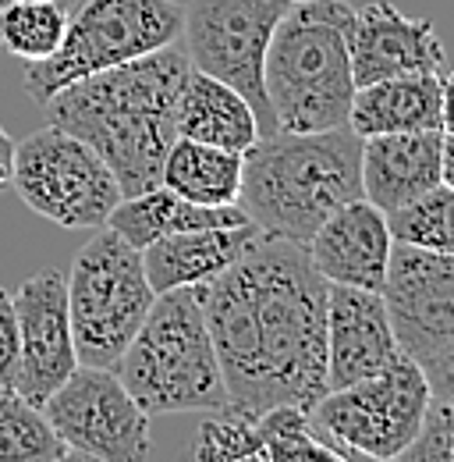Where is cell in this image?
<instances>
[{"label":"cell","instance_id":"ac0fdd59","mask_svg":"<svg viewBox=\"0 0 454 462\" xmlns=\"http://www.w3.org/2000/svg\"><path fill=\"white\" fill-rule=\"evenodd\" d=\"M259 235L252 221L231 225V228H195V231H174L142 249V267L153 291L170 289H195L206 285L227 271Z\"/></svg>","mask_w":454,"mask_h":462},{"label":"cell","instance_id":"6da1fadb","mask_svg":"<svg viewBox=\"0 0 454 462\" xmlns=\"http://www.w3.org/2000/svg\"><path fill=\"white\" fill-rule=\"evenodd\" d=\"M227 402L249 412L313 409L327 388V278L305 245L259 231L206 285H195Z\"/></svg>","mask_w":454,"mask_h":462},{"label":"cell","instance_id":"8fae6325","mask_svg":"<svg viewBox=\"0 0 454 462\" xmlns=\"http://www.w3.org/2000/svg\"><path fill=\"white\" fill-rule=\"evenodd\" d=\"M54 434L75 456L100 462L146 459L153 448L150 412L128 395L121 377L107 366L78 363L71 377L43 402Z\"/></svg>","mask_w":454,"mask_h":462},{"label":"cell","instance_id":"2e32d148","mask_svg":"<svg viewBox=\"0 0 454 462\" xmlns=\"http://www.w3.org/2000/svg\"><path fill=\"white\" fill-rule=\"evenodd\" d=\"M397 352L395 328L380 291L327 285V388L355 384Z\"/></svg>","mask_w":454,"mask_h":462},{"label":"cell","instance_id":"d4e9b609","mask_svg":"<svg viewBox=\"0 0 454 462\" xmlns=\"http://www.w3.org/2000/svg\"><path fill=\"white\" fill-rule=\"evenodd\" d=\"M387 228L395 235V242L454 256V189L444 181L433 185L419 199L391 210Z\"/></svg>","mask_w":454,"mask_h":462},{"label":"cell","instance_id":"52a82bcc","mask_svg":"<svg viewBox=\"0 0 454 462\" xmlns=\"http://www.w3.org/2000/svg\"><path fill=\"white\" fill-rule=\"evenodd\" d=\"M185 7L174 0H86L68 18L64 40L54 54L25 64L22 86L36 104H43L57 89L86 75L177 43Z\"/></svg>","mask_w":454,"mask_h":462},{"label":"cell","instance_id":"603a6c76","mask_svg":"<svg viewBox=\"0 0 454 462\" xmlns=\"http://www.w3.org/2000/svg\"><path fill=\"white\" fill-rule=\"evenodd\" d=\"M68 0H11L0 11V43L7 54L32 64L50 58L68 29Z\"/></svg>","mask_w":454,"mask_h":462},{"label":"cell","instance_id":"ffe728a7","mask_svg":"<svg viewBox=\"0 0 454 462\" xmlns=\"http://www.w3.org/2000/svg\"><path fill=\"white\" fill-rule=\"evenodd\" d=\"M348 128L362 139L440 128V75H395L359 86L348 107Z\"/></svg>","mask_w":454,"mask_h":462},{"label":"cell","instance_id":"83f0119b","mask_svg":"<svg viewBox=\"0 0 454 462\" xmlns=\"http://www.w3.org/2000/svg\"><path fill=\"white\" fill-rule=\"evenodd\" d=\"M404 462H454V402L430 399L415 441L401 452Z\"/></svg>","mask_w":454,"mask_h":462},{"label":"cell","instance_id":"8992f818","mask_svg":"<svg viewBox=\"0 0 454 462\" xmlns=\"http://www.w3.org/2000/svg\"><path fill=\"white\" fill-rule=\"evenodd\" d=\"M64 282L78 363L114 370L157 299L142 267V249L104 225L75 253Z\"/></svg>","mask_w":454,"mask_h":462},{"label":"cell","instance_id":"5b68a950","mask_svg":"<svg viewBox=\"0 0 454 462\" xmlns=\"http://www.w3.org/2000/svg\"><path fill=\"white\" fill-rule=\"evenodd\" d=\"M114 374L150 416L227 405L224 374L195 289H170L153 299Z\"/></svg>","mask_w":454,"mask_h":462},{"label":"cell","instance_id":"d6986e66","mask_svg":"<svg viewBox=\"0 0 454 462\" xmlns=\"http://www.w3.org/2000/svg\"><path fill=\"white\" fill-rule=\"evenodd\" d=\"M174 128L181 139H195V143H210V146H224L245 153L256 135H259V121L252 104L221 79L206 75V71H188L177 107H174Z\"/></svg>","mask_w":454,"mask_h":462},{"label":"cell","instance_id":"4dcf8cb0","mask_svg":"<svg viewBox=\"0 0 454 462\" xmlns=\"http://www.w3.org/2000/svg\"><path fill=\"white\" fill-rule=\"evenodd\" d=\"M440 132L454 135V68L440 71Z\"/></svg>","mask_w":454,"mask_h":462},{"label":"cell","instance_id":"7402d4cb","mask_svg":"<svg viewBox=\"0 0 454 462\" xmlns=\"http://www.w3.org/2000/svg\"><path fill=\"white\" fill-rule=\"evenodd\" d=\"M160 185L177 192L181 199L203 203V207H227L238 203L241 189V153L195 143V139H174L164 157Z\"/></svg>","mask_w":454,"mask_h":462},{"label":"cell","instance_id":"484cf974","mask_svg":"<svg viewBox=\"0 0 454 462\" xmlns=\"http://www.w3.org/2000/svg\"><path fill=\"white\" fill-rule=\"evenodd\" d=\"M263 434H259V412L221 405L206 412V420L195 430L192 456L203 462H259Z\"/></svg>","mask_w":454,"mask_h":462},{"label":"cell","instance_id":"9c48e42d","mask_svg":"<svg viewBox=\"0 0 454 462\" xmlns=\"http://www.w3.org/2000/svg\"><path fill=\"white\" fill-rule=\"evenodd\" d=\"M11 185L32 214L71 231L104 228L111 210L124 199L104 157L57 125H43L14 143Z\"/></svg>","mask_w":454,"mask_h":462},{"label":"cell","instance_id":"f546056e","mask_svg":"<svg viewBox=\"0 0 454 462\" xmlns=\"http://www.w3.org/2000/svg\"><path fill=\"white\" fill-rule=\"evenodd\" d=\"M419 366L426 374L430 395L444 399V402H454V342L448 348H440L437 356H430L426 363H419Z\"/></svg>","mask_w":454,"mask_h":462},{"label":"cell","instance_id":"f1b7e54d","mask_svg":"<svg viewBox=\"0 0 454 462\" xmlns=\"http://www.w3.org/2000/svg\"><path fill=\"white\" fill-rule=\"evenodd\" d=\"M18 363H22V348H18L14 295L7 289H0V388H14L18 384Z\"/></svg>","mask_w":454,"mask_h":462},{"label":"cell","instance_id":"e0dca14e","mask_svg":"<svg viewBox=\"0 0 454 462\" xmlns=\"http://www.w3.org/2000/svg\"><path fill=\"white\" fill-rule=\"evenodd\" d=\"M444 132H387L362 139V196L391 214L440 185Z\"/></svg>","mask_w":454,"mask_h":462},{"label":"cell","instance_id":"277c9868","mask_svg":"<svg viewBox=\"0 0 454 462\" xmlns=\"http://www.w3.org/2000/svg\"><path fill=\"white\" fill-rule=\"evenodd\" d=\"M351 14L348 0H298L284 11L263 60V89L277 128L327 132L348 125L355 97L348 58Z\"/></svg>","mask_w":454,"mask_h":462},{"label":"cell","instance_id":"1f68e13d","mask_svg":"<svg viewBox=\"0 0 454 462\" xmlns=\"http://www.w3.org/2000/svg\"><path fill=\"white\" fill-rule=\"evenodd\" d=\"M11 171H14V139L0 125V185L11 181Z\"/></svg>","mask_w":454,"mask_h":462},{"label":"cell","instance_id":"836d02e7","mask_svg":"<svg viewBox=\"0 0 454 462\" xmlns=\"http://www.w3.org/2000/svg\"><path fill=\"white\" fill-rule=\"evenodd\" d=\"M7 4H11V0H0V11H4V7H7Z\"/></svg>","mask_w":454,"mask_h":462},{"label":"cell","instance_id":"4fadbf2b","mask_svg":"<svg viewBox=\"0 0 454 462\" xmlns=\"http://www.w3.org/2000/svg\"><path fill=\"white\" fill-rule=\"evenodd\" d=\"M14 317H18V348H22L14 388L43 409V402L78 366L64 274L57 267L32 274L14 295Z\"/></svg>","mask_w":454,"mask_h":462},{"label":"cell","instance_id":"4316f807","mask_svg":"<svg viewBox=\"0 0 454 462\" xmlns=\"http://www.w3.org/2000/svg\"><path fill=\"white\" fill-rule=\"evenodd\" d=\"M259 434H263V452L259 462H316L338 459L316 434V423L309 409L302 405H274L259 412Z\"/></svg>","mask_w":454,"mask_h":462},{"label":"cell","instance_id":"e575fe53","mask_svg":"<svg viewBox=\"0 0 454 462\" xmlns=\"http://www.w3.org/2000/svg\"><path fill=\"white\" fill-rule=\"evenodd\" d=\"M291 4H298V0H291Z\"/></svg>","mask_w":454,"mask_h":462},{"label":"cell","instance_id":"5bb4252c","mask_svg":"<svg viewBox=\"0 0 454 462\" xmlns=\"http://www.w3.org/2000/svg\"><path fill=\"white\" fill-rule=\"evenodd\" d=\"M348 58L355 89L395 75H440L448 64L433 22L401 14L391 0H373L351 14Z\"/></svg>","mask_w":454,"mask_h":462},{"label":"cell","instance_id":"cb8c5ba5","mask_svg":"<svg viewBox=\"0 0 454 462\" xmlns=\"http://www.w3.org/2000/svg\"><path fill=\"white\" fill-rule=\"evenodd\" d=\"M68 456L47 412L18 388H0V462H60Z\"/></svg>","mask_w":454,"mask_h":462},{"label":"cell","instance_id":"3957f363","mask_svg":"<svg viewBox=\"0 0 454 462\" xmlns=\"http://www.w3.org/2000/svg\"><path fill=\"white\" fill-rule=\"evenodd\" d=\"M362 199V135L348 125L327 132H270L241 153L238 207L267 235L298 245L338 207Z\"/></svg>","mask_w":454,"mask_h":462},{"label":"cell","instance_id":"7c38bea8","mask_svg":"<svg viewBox=\"0 0 454 462\" xmlns=\"http://www.w3.org/2000/svg\"><path fill=\"white\" fill-rule=\"evenodd\" d=\"M384 306L397 348L426 363L454 342V256L395 242L384 278Z\"/></svg>","mask_w":454,"mask_h":462},{"label":"cell","instance_id":"ba28073f","mask_svg":"<svg viewBox=\"0 0 454 462\" xmlns=\"http://www.w3.org/2000/svg\"><path fill=\"white\" fill-rule=\"evenodd\" d=\"M430 399L422 366L397 352L377 374L327 392L309 416L338 459H401L422 427Z\"/></svg>","mask_w":454,"mask_h":462},{"label":"cell","instance_id":"9a60e30c","mask_svg":"<svg viewBox=\"0 0 454 462\" xmlns=\"http://www.w3.org/2000/svg\"><path fill=\"white\" fill-rule=\"evenodd\" d=\"M391 249L395 235L387 228V214L366 196L338 207L305 242V253L313 267L327 278V285L366 291L384 289Z\"/></svg>","mask_w":454,"mask_h":462},{"label":"cell","instance_id":"7a4b0ae2","mask_svg":"<svg viewBox=\"0 0 454 462\" xmlns=\"http://www.w3.org/2000/svg\"><path fill=\"white\" fill-rule=\"evenodd\" d=\"M192 64L185 47L168 43L153 54L86 75L40 107L57 125L89 143L114 171L121 196H139L160 185L164 157L177 139L174 107Z\"/></svg>","mask_w":454,"mask_h":462},{"label":"cell","instance_id":"30bf717a","mask_svg":"<svg viewBox=\"0 0 454 462\" xmlns=\"http://www.w3.org/2000/svg\"><path fill=\"white\" fill-rule=\"evenodd\" d=\"M291 0H192L185 7V54L195 71L234 86L256 111L259 135L277 132L263 89V60L270 36Z\"/></svg>","mask_w":454,"mask_h":462},{"label":"cell","instance_id":"d6a6232c","mask_svg":"<svg viewBox=\"0 0 454 462\" xmlns=\"http://www.w3.org/2000/svg\"><path fill=\"white\" fill-rule=\"evenodd\" d=\"M440 181L454 189V135H444V150H440Z\"/></svg>","mask_w":454,"mask_h":462},{"label":"cell","instance_id":"44dd1931","mask_svg":"<svg viewBox=\"0 0 454 462\" xmlns=\"http://www.w3.org/2000/svg\"><path fill=\"white\" fill-rule=\"evenodd\" d=\"M245 210L238 203L227 207H203L192 199H181L170 192L168 185L146 189L139 196H124L107 217V228L117 231L128 245L146 249L150 242L174 235V231H195V228H231L245 225Z\"/></svg>","mask_w":454,"mask_h":462}]
</instances>
